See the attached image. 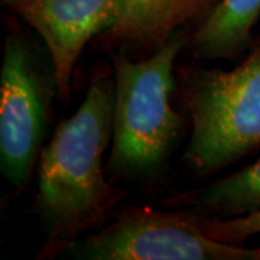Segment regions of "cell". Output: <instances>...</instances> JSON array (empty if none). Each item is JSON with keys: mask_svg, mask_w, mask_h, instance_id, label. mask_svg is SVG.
I'll return each mask as SVG.
<instances>
[{"mask_svg": "<svg viewBox=\"0 0 260 260\" xmlns=\"http://www.w3.org/2000/svg\"><path fill=\"white\" fill-rule=\"evenodd\" d=\"M182 100L191 135L185 160L210 174L260 148V39L233 70L184 73Z\"/></svg>", "mask_w": 260, "mask_h": 260, "instance_id": "obj_3", "label": "cell"}, {"mask_svg": "<svg viewBox=\"0 0 260 260\" xmlns=\"http://www.w3.org/2000/svg\"><path fill=\"white\" fill-rule=\"evenodd\" d=\"M45 123V83L23 38L9 34L0 73V167L16 188L34 172Z\"/></svg>", "mask_w": 260, "mask_h": 260, "instance_id": "obj_5", "label": "cell"}, {"mask_svg": "<svg viewBox=\"0 0 260 260\" xmlns=\"http://www.w3.org/2000/svg\"><path fill=\"white\" fill-rule=\"evenodd\" d=\"M127 0H2V5L42 38L52 62L59 99L71 90L85 45L120 19Z\"/></svg>", "mask_w": 260, "mask_h": 260, "instance_id": "obj_6", "label": "cell"}, {"mask_svg": "<svg viewBox=\"0 0 260 260\" xmlns=\"http://www.w3.org/2000/svg\"><path fill=\"white\" fill-rule=\"evenodd\" d=\"M114 78L97 73L78 110L42 149L34 211L47 232L42 257H54L106 220L124 192L107 181L103 156L113 136Z\"/></svg>", "mask_w": 260, "mask_h": 260, "instance_id": "obj_1", "label": "cell"}, {"mask_svg": "<svg viewBox=\"0 0 260 260\" xmlns=\"http://www.w3.org/2000/svg\"><path fill=\"white\" fill-rule=\"evenodd\" d=\"M203 227L215 240L243 244L247 239L260 234V211L236 218H204Z\"/></svg>", "mask_w": 260, "mask_h": 260, "instance_id": "obj_10", "label": "cell"}, {"mask_svg": "<svg viewBox=\"0 0 260 260\" xmlns=\"http://www.w3.org/2000/svg\"><path fill=\"white\" fill-rule=\"evenodd\" d=\"M68 253L88 260H260V247L215 240L192 211L127 207L99 233L73 243Z\"/></svg>", "mask_w": 260, "mask_h": 260, "instance_id": "obj_4", "label": "cell"}, {"mask_svg": "<svg viewBox=\"0 0 260 260\" xmlns=\"http://www.w3.org/2000/svg\"><path fill=\"white\" fill-rule=\"evenodd\" d=\"M185 45L182 32L145 59L113 54L114 113L106 171L119 179L158 175L184 126L171 103L174 64Z\"/></svg>", "mask_w": 260, "mask_h": 260, "instance_id": "obj_2", "label": "cell"}, {"mask_svg": "<svg viewBox=\"0 0 260 260\" xmlns=\"http://www.w3.org/2000/svg\"><path fill=\"white\" fill-rule=\"evenodd\" d=\"M165 204L189 207L204 218H236L259 213L260 158L204 189L177 195Z\"/></svg>", "mask_w": 260, "mask_h": 260, "instance_id": "obj_9", "label": "cell"}, {"mask_svg": "<svg viewBox=\"0 0 260 260\" xmlns=\"http://www.w3.org/2000/svg\"><path fill=\"white\" fill-rule=\"evenodd\" d=\"M218 0H127L120 19L100 38L123 54H153L188 23L201 22Z\"/></svg>", "mask_w": 260, "mask_h": 260, "instance_id": "obj_7", "label": "cell"}, {"mask_svg": "<svg viewBox=\"0 0 260 260\" xmlns=\"http://www.w3.org/2000/svg\"><path fill=\"white\" fill-rule=\"evenodd\" d=\"M260 0H218L194 30L189 47L197 58L233 59L251 42Z\"/></svg>", "mask_w": 260, "mask_h": 260, "instance_id": "obj_8", "label": "cell"}]
</instances>
